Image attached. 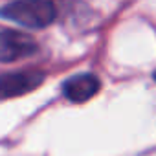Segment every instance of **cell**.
Masks as SVG:
<instances>
[{"label": "cell", "mask_w": 156, "mask_h": 156, "mask_svg": "<svg viewBox=\"0 0 156 156\" xmlns=\"http://www.w3.org/2000/svg\"><path fill=\"white\" fill-rule=\"evenodd\" d=\"M37 42L20 31L0 30V62H13L37 51Z\"/></svg>", "instance_id": "obj_3"}, {"label": "cell", "mask_w": 156, "mask_h": 156, "mask_svg": "<svg viewBox=\"0 0 156 156\" xmlns=\"http://www.w3.org/2000/svg\"><path fill=\"white\" fill-rule=\"evenodd\" d=\"M44 81V73L41 70H20V72H11L0 75V101L2 99H11L17 96H24Z\"/></svg>", "instance_id": "obj_2"}, {"label": "cell", "mask_w": 156, "mask_h": 156, "mask_svg": "<svg viewBox=\"0 0 156 156\" xmlns=\"http://www.w3.org/2000/svg\"><path fill=\"white\" fill-rule=\"evenodd\" d=\"M101 88V81L94 73H77L64 81L62 94L72 103H85L92 99Z\"/></svg>", "instance_id": "obj_4"}, {"label": "cell", "mask_w": 156, "mask_h": 156, "mask_svg": "<svg viewBox=\"0 0 156 156\" xmlns=\"http://www.w3.org/2000/svg\"><path fill=\"white\" fill-rule=\"evenodd\" d=\"M154 79H156V73H154Z\"/></svg>", "instance_id": "obj_5"}, {"label": "cell", "mask_w": 156, "mask_h": 156, "mask_svg": "<svg viewBox=\"0 0 156 156\" xmlns=\"http://www.w3.org/2000/svg\"><path fill=\"white\" fill-rule=\"evenodd\" d=\"M55 15L57 11L51 0H13L0 8V19L33 30L50 26Z\"/></svg>", "instance_id": "obj_1"}]
</instances>
